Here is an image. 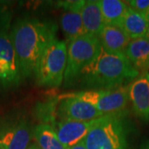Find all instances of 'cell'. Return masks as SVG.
<instances>
[{
  "mask_svg": "<svg viewBox=\"0 0 149 149\" xmlns=\"http://www.w3.org/2000/svg\"><path fill=\"white\" fill-rule=\"evenodd\" d=\"M124 55L139 74L148 72L149 40L147 37L132 40L128 44Z\"/></svg>",
  "mask_w": 149,
  "mask_h": 149,
  "instance_id": "obj_13",
  "label": "cell"
},
{
  "mask_svg": "<svg viewBox=\"0 0 149 149\" xmlns=\"http://www.w3.org/2000/svg\"><path fill=\"white\" fill-rule=\"evenodd\" d=\"M129 101L136 115L144 121L149 120V73L139 76L129 85Z\"/></svg>",
  "mask_w": 149,
  "mask_h": 149,
  "instance_id": "obj_12",
  "label": "cell"
},
{
  "mask_svg": "<svg viewBox=\"0 0 149 149\" xmlns=\"http://www.w3.org/2000/svg\"><path fill=\"white\" fill-rule=\"evenodd\" d=\"M0 149H1V148H0Z\"/></svg>",
  "mask_w": 149,
  "mask_h": 149,
  "instance_id": "obj_25",
  "label": "cell"
},
{
  "mask_svg": "<svg viewBox=\"0 0 149 149\" xmlns=\"http://www.w3.org/2000/svg\"><path fill=\"white\" fill-rule=\"evenodd\" d=\"M20 77L10 36L7 31H0V80L7 84H17Z\"/></svg>",
  "mask_w": 149,
  "mask_h": 149,
  "instance_id": "obj_9",
  "label": "cell"
},
{
  "mask_svg": "<svg viewBox=\"0 0 149 149\" xmlns=\"http://www.w3.org/2000/svg\"><path fill=\"white\" fill-rule=\"evenodd\" d=\"M143 16L145 17V18L147 19V21L148 22V23H149V8H148V10L145 13L143 14Z\"/></svg>",
  "mask_w": 149,
  "mask_h": 149,
  "instance_id": "obj_23",
  "label": "cell"
},
{
  "mask_svg": "<svg viewBox=\"0 0 149 149\" xmlns=\"http://www.w3.org/2000/svg\"><path fill=\"white\" fill-rule=\"evenodd\" d=\"M58 114L61 121L77 122L91 121L104 115L95 107L72 97L70 95H67L60 103Z\"/></svg>",
  "mask_w": 149,
  "mask_h": 149,
  "instance_id": "obj_7",
  "label": "cell"
},
{
  "mask_svg": "<svg viewBox=\"0 0 149 149\" xmlns=\"http://www.w3.org/2000/svg\"><path fill=\"white\" fill-rule=\"evenodd\" d=\"M120 28L132 41L146 36L149 28V23L143 14L129 8L123 19Z\"/></svg>",
  "mask_w": 149,
  "mask_h": 149,
  "instance_id": "obj_16",
  "label": "cell"
},
{
  "mask_svg": "<svg viewBox=\"0 0 149 149\" xmlns=\"http://www.w3.org/2000/svg\"><path fill=\"white\" fill-rule=\"evenodd\" d=\"M139 74L125 55L109 53L101 47L95 58L81 71L80 77L88 87L112 90L125 85Z\"/></svg>",
  "mask_w": 149,
  "mask_h": 149,
  "instance_id": "obj_2",
  "label": "cell"
},
{
  "mask_svg": "<svg viewBox=\"0 0 149 149\" xmlns=\"http://www.w3.org/2000/svg\"><path fill=\"white\" fill-rule=\"evenodd\" d=\"M70 149H87V148H86V147H85L84 141H82V142H80V143H79L78 144L74 145V147L70 148Z\"/></svg>",
  "mask_w": 149,
  "mask_h": 149,
  "instance_id": "obj_21",
  "label": "cell"
},
{
  "mask_svg": "<svg viewBox=\"0 0 149 149\" xmlns=\"http://www.w3.org/2000/svg\"><path fill=\"white\" fill-rule=\"evenodd\" d=\"M81 16L85 33L100 37L106 26L100 5V0H87L81 10Z\"/></svg>",
  "mask_w": 149,
  "mask_h": 149,
  "instance_id": "obj_14",
  "label": "cell"
},
{
  "mask_svg": "<svg viewBox=\"0 0 149 149\" xmlns=\"http://www.w3.org/2000/svg\"><path fill=\"white\" fill-rule=\"evenodd\" d=\"M102 48L107 52L124 55L131 39L121 28L105 26L100 37Z\"/></svg>",
  "mask_w": 149,
  "mask_h": 149,
  "instance_id": "obj_15",
  "label": "cell"
},
{
  "mask_svg": "<svg viewBox=\"0 0 149 149\" xmlns=\"http://www.w3.org/2000/svg\"><path fill=\"white\" fill-rule=\"evenodd\" d=\"M33 135L41 149H69L61 143L52 126L42 123L34 128Z\"/></svg>",
  "mask_w": 149,
  "mask_h": 149,
  "instance_id": "obj_18",
  "label": "cell"
},
{
  "mask_svg": "<svg viewBox=\"0 0 149 149\" xmlns=\"http://www.w3.org/2000/svg\"><path fill=\"white\" fill-rule=\"evenodd\" d=\"M85 3L84 0L59 2V5L64 8V12L60 18V25L67 39L66 43L86 34L81 16V10Z\"/></svg>",
  "mask_w": 149,
  "mask_h": 149,
  "instance_id": "obj_8",
  "label": "cell"
},
{
  "mask_svg": "<svg viewBox=\"0 0 149 149\" xmlns=\"http://www.w3.org/2000/svg\"><path fill=\"white\" fill-rule=\"evenodd\" d=\"M129 85L113 90H95L70 94L80 100L90 104L104 114L122 113L129 102Z\"/></svg>",
  "mask_w": 149,
  "mask_h": 149,
  "instance_id": "obj_6",
  "label": "cell"
},
{
  "mask_svg": "<svg viewBox=\"0 0 149 149\" xmlns=\"http://www.w3.org/2000/svg\"><path fill=\"white\" fill-rule=\"evenodd\" d=\"M67 62V43L55 39L44 51L34 76L37 85L58 86L64 80Z\"/></svg>",
  "mask_w": 149,
  "mask_h": 149,
  "instance_id": "obj_5",
  "label": "cell"
},
{
  "mask_svg": "<svg viewBox=\"0 0 149 149\" xmlns=\"http://www.w3.org/2000/svg\"><path fill=\"white\" fill-rule=\"evenodd\" d=\"M31 135L30 127L25 120L11 123L0 131V148L27 149Z\"/></svg>",
  "mask_w": 149,
  "mask_h": 149,
  "instance_id": "obj_11",
  "label": "cell"
},
{
  "mask_svg": "<svg viewBox=\"0 0 149 149\" xmlns=\"http://www.w3.org/2000/svg\"><path fill=\"white\" fill-rule=\"evenodd\" d=\"M145 37H147V38L149 40V28H148V32H147V34H146Z\"/></svg>",
  "mask_w": 149,
  "mask_h": 149,
  "instance_id": "obj_24",
  "label": "cell"
},
{
  "mask_svg": "<svg viewBox=\"0 0 149 149\" xmlns=\"http://www.w3.org/2000/svg\"><path fill=\"white\" fill-rule=\"evenodd\" d=\"M100 118L86 122L62 120L56 124V128L54 129L61 143L70 149L85 140L90 131L99 123Z\"/></svg>",
  "mask_w": 149,
  "mask_h": 149,
  "instance_id": "obj_10",
  "label": "cell"
},
{
  "mask_svg": "<svg viewBox=\"0 0 149 149\" xmlns=\"http://www.w3.org/2000/svg\"><path fill=\"white\" fill-rule=\"evenodd\" d=\"M56 32L57 25L53 22L35 17H21L13 24L9 36L22 77L35 74L44 51L56 39Z\"/></svg>",
  "mask_w": 149,
  "mask_h": 149,
  "instance_id": "obj_1",
  "label": "cell"
},
{
  "mask_svg": "<svg viewBox=\"0 0 149 149\" xmlns=\"http://www.w3.org/2000/svg\"><path fill=\"white\" fill-rule=\"evenodd\" d=\"M87 149H126L123 113L104 114L84 140Z\"/></svg>",
  "mask_w": 149,
  "mask_h": 149,
  "instance_id": "obj_3",
  "label": "cell"
},
{
  "mask_svg": "<svg viewBox=\"0 0 149 149\" xmlns=\"http://www.w3.org/2000/svg\"><path fill=\"white\" fill-rule=\"evenodd\" d=\"M128 6L133 10L144 14L149 8V0H130L126 1Z\"/></svg>",
  "mask_w": 149,
  "mask_h": 149,
  "instance_id": "obj_20",
  "label": "cell"
},
{
  "mask_svg": "<svg viewBox=\"0 0 149 149\" xmlns=\"http://www.w3.org/2000/svg\"><path fill=\"white\" fill-rule=\"evenodd\" d=\"M27 149H41L36 144H32V145H30V146H28V148Z\"/></svg>",
  "mask_w": 149,
  "mask_h": 149,
  "instance_id": "obj_22",
  "label": "cell"
},
{
  "mask_svg": "<svg viewBox=\"0 0 149 149\" xmlns=\"http://www.w3.org/2000/svg\"><path fill=\"white\" fill-rule=\"evenodd\" d=\"M12 18L11 3L6 1H0V31H7L9 28Z\"/></svg>",
  "mask_w": 149,
  "mask_h": 149,
  "instance_id": "obj_19",
  "label": "cell"
},
{
  "mask_svg": "<svg viewBox=\"0 0 149 149\" xmlns=\"http://www.w3.org/2000/svg\"><path fill=\"white\" fill-rule=\"evenodd\" d=\"M103 18L106 26L121 27L123 19L129 7L124 1L100 0Z\"/></svg>",
  "mask_w": 149,
  "mask_h": 149,
  "instance_id": "obj_17",
  "label": "cell"
},
{
  "mask_svg": "<svg viewBox=\"0 0 149 149\" xmlns=\"http://www.w3.org/2000/svg\"><path fill=\"white\" fill-rule=\"evenodd\" d=\"M100 37L86 33L68 42L67 62L64 74L65 85H72L80 73L95 58L101 50Z\"/></svg>",
  "mask_w": 149,
  "mask_h": 149,
  "instance_id": "obj_4",
  "label": "cell"
}]
</instances>
